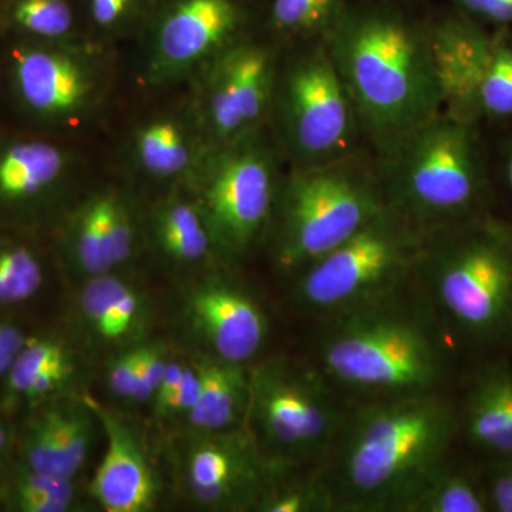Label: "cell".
I'll list each match as a JSON object with an SVG mask.
<instances>
[{
	"mask_svg": "<svg viewBox=\"0 0 512 512\" xmlns=\"http://www.w3.org/2000/svg\"><path fill=\"white\" fill-rule=\"evenodd\" d=\"M458 431L456 404L440 389L362 402L323 463L335 511L404 512Z\"/></svg>",
	"mask_w": 512,
	"mask_h": 512,
	"instance_id": "6da1fadb",
	"label": "cell"
},
{
	"mask_svg": "<svg viewBox=\"0 0 512 512\" xmlns=\"http://www.w3.org/2000/svg\"><path fill=\"white\" fill-rule=\"evenodd\" d=\"M323 40L376 156L444 110L429 26L393 10H343Z\"/></svg>",
	"mask_w": 512,
	"mask_h": 512,
	"instance_id": "7a4b0ae2",
	"label": "cell"
},
{
	"mask_svg": "<svg viewBox=\"0 0 512 512\" xmlns=\"http://www.w3.org/2000/svg\"><path fill=\"white\" fill-rule=\"evenodd\" d=\"M316 366L336 390L367 400L440 389L448 370L446 330L420 289L406 286L322 319Z\"/></svg>",
	"mask_w": 512,
	"mask_h": 512,
	"instance_id": "3957f363",
	"label": "cell"
},
{
	"mask_svg": "<svg viewBox=\"0 0 512 512\" xmlns=\"http://www.w3.org/2000/svg\"><path fill=\"white\" fill-rule=\"evenodd\" d=\"M480 124L443 110L377 154L384 202L426 235L488 215Z\"/></svg>",
	"mask_w": 512,
	"mask_h": 512,
	"instance_id": "277c9868",
	"label": "cell"
},
{
	"mask_svg": "<svg viewBox=\"0 0 512 512\" xmlns=\"http://www.w3.org/2000/svg\"><path fill=\"white\" fill-rule=\"evenodd\" d=\"M421 292L454 339L476 346L512 340V238L490 215L434 232L416 269Z\"/></svg>",
	"mask_w": 512,
	"mask_h": 512,
	"instance_id": "5b68a950",
	"label": "cell"
},
{
	"mask_svg": "<svg viewBox=\"0 0 512 512\" xmlns=\"http://www.w3.org/2000/svg\"><path fill=\"white\" fill-rule=\"evenodd\" d=\"M384 207L375 164H367L359 154L292 167L276 197V261L296 275L352 237Z\"/></svg>",
	"mask_w": 512,
	"mask_h": 512,
	"instance_id": "8992f818",
	"label": "cell"
},
{
	"mask_svg": "<svg viewBox=\"0 0 512 512\" xmlns=\"http://www.w3.org/2000/svg\"><path fill=\"white\" fill-rule=\"evenodd\" d=\"M427 238L386 205L339 247L299 271L293 298L320 319L383 298L414 278Z\"/></svg>",
	"mask_w": 512,
	"mask_h": 512,
	"instance_id": "52a82bcc",
	"label": "cell"
},
{
	"mask_svg": "<svg viewBox=\"0 0 512 512\" xmlns=\"http://www.w3.org/2000/svg\"><path fill=\"white\" fill-rule=\"evenodd\" d=\"M318 370L285 360L249 367L247 426L278 470L323 466L346 413Z\"/></svg>",
	"mask_w": 512,
	"mask_h": 512,
	"instance_id": "ba28073f",
	"label": "cell"
},
{
	"mask_svg": "<svg viewBox=\"0 0 512 512\" xmlns=\"http://www.w3.org/2000/svg\"><path fill=\"white\" fill-rule=\"evenodd\" d=\"M293 167L356 156L363 140L355 107L325 40L303 46L278 69L271 111Z\"/></svg>",
	"mask_w": 512,
	"mask_h": 512,
	"instance_id": "9c48e42d",
	"label": "cell"
},
{
	"mask_svg": "<svg viewBox=\"0 0 512 512\" xmlns=\"http://www.w3.org/2000/svg\"><path fill=\"white\" fill-rule=\"evenodd\" d=\"M279 184L274 154L258 134L220 146L197 201L218 254L239 258L254 247L272 222Z\"/></svg>",
	"mask_w": 512,
	"mask_h": 512,
	"instance_id": "30bf717a",
	"label": "cell"
},
{
	"mask_svg": "<svg viewBox=\"0 0 512 512\" xmlns=\"http://www.w3.org/2000/svg\"><path fill=\"white\" fill-rule=\"evenodd\" d=\"M185 481L195 503L211 510H255L281 473L266 458L251 429L194 434L185 453Z\"/></svg>",
	"mask_w": 512,
	"mask_h": 512,
	"instance_id": "8fae6325",
	"label": "cell"
},
{
	"mask_svg": "<svg viewBox=\"0 0 512 512\" xmlns=\"http://www.w3.org/2000/svg\"><path fill=\"white\" fill-rule=\"evenodd\" d=\"M279 63L268 46L231 42L215 55L208 80V126L220 146L256 133L269 117Z\"/></svg>",
	"mask_w": 512,
	"mask_h": 512,
	"instance_id": "7c38bea8",
	"label": "cell"
},
{
	"mask_svg": "<svg viewBox=\"0 0 512 512\" xmlns=\"http://www.w3.org/2000/svg\"><path fill=\"white\" fill-rule=\"evenodd\" d=\"M185 315L205 352L249 365L264 349L269 323L254 296L227 276L211 275L188 292Z\"/></svg>",
	"mask_w": 512,
	"mask_h": 512,
	"instance_id": "4fadbf2b",
	"label": "cell"
},
{
	"mask_svg": "<svg viewBox=\"0 0 512 512\" xmlns=\"http://www.w3.org/2000/svg\"><path fill=\"white\" fill-rule=\"evenodd\" d=\"M12 77L22 103L46 119H69L82 113L96 92L89 64L52 47H19L13 53Z\"/></svg>",
	"mask_w": 512,
	"mask_h": 512,
	"instance_id": "5bb4252c",
	"label": "cell"
},
{
	"mask_svg": "<svg viewBox=\"0 0 512 512\" xmlns=\"http://www.w3.org/2000/svg\"><path fill=\"white\" fill-rule=\"evenodd\" d=\"M239 20L234 0H177L158 30L154 73L168 77L217 55L234 42Z\"/></svg>",
	"mask_w": 512,
	"mask_h": 512,
	"instance_id": "9a60e30c",
	"label": "cell"
},
{
	"mask_svg": "<svg viewBox=\"0 0 512 512\" xmlns=\"http://www.w3.org/2000/svg\"><path fill=\"white\" fill-rule=\"evenodd\" d=\"M90 407L107 437L106 453L90 487L94 500L107 512L153 510L158 481L136 433L109 410L93 404Z\"/></svg>",
	"mask_w": 512,
	"mask_h": 512,
	"instance_id": "2e32d148",
	"label": "cell"
},
{
	"mask_svg": "<svg viewBox=\"0 0 512 512\" xmlns=\"http://www.w3.org/2000/svg\"><path fill=\"white\" fill-rule=\"evenodd\" d=\"M429 30L444 110L478 124L474 97L493 29L457 12Z\"/></svg>",
	"mask_w": 512,
	"mask_h": 512,
	"instance_id": "e0dca14e",
	"label": "cell"
},
{
	"mask_svg": "<svg viewBox=\"0 0 512 512\" xmlns=\"http://www.w3.org/2000/svg\"><path fill=\"white\" fill-rule=\"evenodd\" d=\"M458 429L493 461L512 457L511 367L491 365L474 377L458 410Z\"/></svg>",
	"mask_w": 512,
	"mask_h": 512,
	"instance_id": "ac0fdd59",
	"label": "cell"
},
{
	"mask_svg": "<svg viewBox=\"0 0 512 512\" xmlns=\"http://www.w3.org/2000/svg\"><path fill=\"white\" fill-rule=\"evenodd\" d=\"M89 406L66 404L47 410L30 427L26 460L30 470L73 478L82 470L93 439Z\"/></svg>",
	"mask_w": 512,
	"mask_h": 512,
	"instance_id": "d6986e66",
	"label": "cell"
},
{
	"mask_svg": "<svg viewBox=\"0 0 512 512\" xmlns=\"http://www.w3.org/2000/svg\"><path fill=\"white\" fill-rule=\"evenodd\" d=\"M194 365L200 377V397L187 417L192 434L220 433L247 424L249 366L207 352L194 357Z\"/></svg>",
	"mask_w": 512,
	"mask_h": 512,
	"instance_id": "ffe728a7",
	"label": "cell"
},
{
	"mask_svg": "<svg viewBox=\"0 0 512 512\" xmlns=\"http://www.w3.org/2000/svg\"><path fill=\"white\" fill-rule=\"evenodd\" d=\"M66 153L45 140H15L0 146V200L22 204L42 197L66 173Z\"/></svg>",
	"mask_w": 512,
	"mask_h": 512,
	"instance_id": "44dd1931",
	"label": "cell"
},
{
	"mask_svg": "<svg viewBox=\"0 0 512 512\" xmlns=\"http://www.w3.org/2000/svg\"><path fill=\"white\" fill-rule=\"evenodd\" d=\"M80 312L94 335L123 342L143 323V298L128 282L109 274L90 276L80 293Z\"/></svg>",
	"mask_w": 512,
	"mask_h": 512,
	"instance_id": "7402d4cb",
	"label": "cell"
},
{
	"mask_svg": "<svg viewBox=\"0 0 512 512\" xmlns=\"http://www.w3.org/2000/svg\"><path fill=\"white\" fill-rule=\"evenodd\" d=\"M158 247L181 264H197L217 252L214 239L197 202L168 201L154 217Z\"/></svg>",
	"mask_w": 512,
	"mask_h": 512,
	"instance_id": "603a6c76",
	"label": "cell"
},
{
	"mask_svg": "<svg viewBox=\"0 0 512 512\" xmlns=\"http://www.w3.org/2000/svg\"><path fill=\"white\" fill-rule=\"evenodd\" d=\"M116 194L99 192L80 205L70 224L69 245L77 268L87 276L113 272L110 212Z\"/></svg>",
	"mask_w": 512,
	"mask_h": 512,
	"instance_id": "cb8c5ba5",
	"label": "cell"
},
{
	"mask_svg": "<svg viewBox=\"0 0 512 512\" xmlns=\"http://www.w3.org/2000/svg\"><path fill=\"white\" fill-rule=\"evenodd\" d=\"M478 124L512 123V30L493 28L474 97Z\"/></svg>",
	"mask_w": 512,
	"mask_h": 512,
	"instance_id": "d4e9b609",
	"label": "cell"
},
{
	"mask_svg": "<svg viewBox=\"0 0 512 512\" xmlns=\"http://www.w3.org/2000/svg\"><path fill=\"white\" fill-rule=\"evenodd\" d=\"M404 512H493L485 480L443 464L414 494Z\"/></svg>",
	"mask_w": 512,
	"mask_h": 512,
	"instance_id": "484cf974",
	"label": "cell"
},
{
	"mask_svg": "<svg viewBox=\"0 0 512 512\" xmlns=\"http://www.w3.org/2000/svg\"><path fill=\"white\" fill-rule=\"evenodd\" d=\"M138 163L157 178H173L190 167L192 144L183 124L171 117L148 121L136 137Z\"/></svg>",
	"mask_w": 512,
	"mask_h": 512,
	"instance_id": "4316f807",
	"label": "cell"
},
{
	"mask_svg": "<svg viewBox=\"0 0 512 512\" xmlns=\"http://www.w3.org/2000/svg\"><path fill=\"white\" fill-rule=\"evenodd\" d=\"M288 471L276 474L262 494L255 510L262 512H329L335 511L323 466L311 477L285 481Z\"/></svg>",
	"mask_w": 512,
	"mask_h": 512,
	"instance_id": "83f0119b",
	"label": "cell"
},
{
	"mask_svg": "<svg viewBox=\"0 0 512 512\" xmlns=\"http://www.w3.org/2000/svg\"><path fill=\"white\" fill-rule=\"evenodd\" d=\"M343 12L342 0H274L271 18L285 35L323 39Z\"/></svg>",
	"mask_w": 512,
	"mask_h": 512,
	"instance_id": "f1b7e54d",
	"label": "cell"
},
{
	"mask_svg": "<svg viewBox=\"0 0 512 512\" xmlns=\"http://www.w3.org/2000/svg\"><path fill=\"white\" fill-rule=\"evenodd\" d=\"M43 284L42 265L29 249L0 248V303L28 301Z\"/></svg>",
	"mask_w": 512,
	"mask_h": 512,
	"instance_id": "f546056e",
	"label": "cell"
},
{
	"mask_svg": "<svg viewBox=\"0 0 512 512\" xmlns=\"http://www.w3.org/2000/svg\"><path fill=\"white\" fill-rule=\"evenodd\" d=\"M10 15L20 29L42 39H60L73 28L67 0H13Z\"/></svg>",
	"mask_w": 512,
	"mask_h": 512,
	"instance_id": "4dcf8cb0",
	"label": "cell"
},
{
	"mask_svg": "<svg viewBox=\"0 0 512 512\" xmlns=\"http://www.w3.org/2000/svg\"><path fill=\"white\" fill-rule=\"evenodd\" d=\"M62 343L52 339H33L25 343L9 370V387L22 396L29 383L49 367L72 363Z\"/></svg>",
	"mask_w": 512,
	"mask_h": 512,
	"instance_id": "1f68e13d",
	"label": "cell"
},
{
	"mask_svg": "<svg viewBox=\"0 0 512 512\" xmlns=\"http://www.w3.org/2000/svg\"><path fill=\"white\" fill-rule=\"evenodd\" d=\"M18 504L33 500H56L73 503V478L36 473L30 470L18 481Z\"/></svg>",
	"mask_w": 512,
	"mask_h": 512,
	"instance_id": "d6a6232c",
	"label": "cell"
},
{
	"mask_svg": "<svg viewBox=\"0 0 512 512\" xmlns=\"http://www.w3.org/2000/svg\"><path fill=\"white\" fill-rule=\"evenodd\" d=\"M107 383L111 393L119 399L144 402L136 346L114 357L107 372Z\"/></svg>",
	"mask_w": 512,
	"mask_h": 512,
	"instance_id": "836d02e7",
	"label": "cell"
},
{
	"mask_svg": "<svg viewBox=\"0 0 512 512\" xmlns=\"http://www.w3.org/2000/svg\"><path fill=\"white\" fill-rule=\"evenodd\" d=\"M457 12L491 28H511L512 0H451Z\"/></svg>",
	"mask_w": 512,
	"mask_h": 512,
	"instance_id": "e575fe53",
	"label": "cell"
},
{
	"mask_svg": "<svg viewBox=\"0 0 512 512\" xmlns=\"http://www.w3.org/2000/svg\"><path fill=\"white\" fill-rule=\"evenodd\" d=\"M136 349L144 402H148V400H153L170 359H167L163 348L156 343H144V345L136 346Z\"/></svg>",
	"mask_w": 512,
	"mask_h": 512,
	"instance_id": "d590c367",
	"label": "cell"
},
{
	"mask_svg": "<svg viewBox=\"0 0 512 512\" xmlns=\"http://www.w3.org/2000/svg\"><path fill=\"white\" fill-rule=\"evenodd\" d=\"M493 512H512V457L494 460L484 478Z\"/></svg>",
	"mask_w": 512,
	"mask_h": 512,
	"instance_id": "8d00e7d4",
	"label": "cell"
},
{
	"mask_svg": "<svg viewBox=\"0 0 512 512\" xmlns=\"http://www.w3.org/2000/svg\"><path fill=\"white\" fill-rule=\"evenodd\" d=\"M198 397H200V377H198L197 367L194 362H191L190 365H185L184 375L181 377L173 400L168 404L165 416L181 414L188 417L197 404Z\"/></svg>",
	"mask_w": 512,
	"mask_h": 512,
	"instance_id": "74e56055",
	"label": "cell"
},
{
	"mask_svg": "<svg viewBox=\"0 0 512 512\" xmlns=\"http://www.w3.org/2000/svg\"><path fill=\"white\" fill-rule=\"evenodd\" d=\"M185 365L187 363L174 362V360L168 362L163 380H161L160 386H158L157 392L153 397L157 416H165L168 404L173 400L178 384L181 382V377L184 375Z\"/></svg>",
	"mask_w": 512,
	"mask_h": 512,
	"instance_id": "f35d334b",
	"label": "cell"
},
{
	"mask_svg": "<svg viewBox=\"0 0 512 512\" xmlns=\"http://www.w3.org/2000/svg\"><path fill=\"white\" fill-rule=\"evenodd\" d=\"M133 0H89L90 13L100 28H111L126 16Z\"/></svg>",
	"mask_w": 512,
	"mask_h": 512,
	"instance_id": "ab89813d",
	"label": "cell"
},
{
	"mask_svg": "<svg viewBox=\"0 0 512 512\" xmlns=\"http://www.w3.org/2000/svg\"><path fill=\"white\" fill-rule=\"evenodd\" d=\"M25 343L22 333L15 326L0 323V356L15 362Z\"/></svg>",
	"mask_w": 512,
	"mask_h": 512,
	"instance_id": "60d3db41",
	"label": "cell"
},
{
	"mask_svg": "<svg viewBox=\"0 0 512 512\" xmlns=\"http://www.w3.org/2000/svg\"><path fill=\"white\" fill-rule=\"evenodd\" d=\"M25 512H66L72 505L56 500H33L18 504Z\"/></svg>",
	"mask_w": 512,
	"mask_h": 512,
	"instance_id": "b9f144b4",
	"label": "cell"
},
{
	"mask_svg": "<svg viewBox=\"0 0 512 512\" xmlns=\"http://www.w3.org/2000/svg\"><path fill=\"white\" fill-rule=\"evenodd\" d=\"M500 168L505 187L512 194V134L510 137L505 138L503 146H501Z\"/></svg>",
	"mask_w": 512,
	"mask_h": 512,
	"instance_id": "7bdbcfd3",
	"label": "cell"
},
{
	"mask_svg": "<svg viewBox=\"0 0 512 512\" xmlns=\"http://www.w3.org/2000/svg\"><path fill=\"white\" fill-rule=\"evenodd\" d=\"M13 365V360L6 359V357L0 356V375L3 373H9L10 367Z\"/></svg>",
	"mask_w": 512,
	"mask_h": 512,
	"instance_id": "ee69618b",
	"label": "cell"
},
{
	"mask_svg": "<svg viewBox=\"0 0 512 512\" xmlns=\"http://www.w3.org/2000/svg\"><path fill=\"white\" fill-rule=\"evenodd\" d=\"M5 441H6L5 429H3L2 424H0V450H2L3 446H5Z\"/></svg>",
	"mask_w": 512,
	"mask_h": 512,
	"instance_id": "f6af8a7d",
	"label": "cell"
},
{
	"mask_svg": "<svg viewBox=\"0 0 512 512\" xmlns=\"http://www.w3.org/2000/svg\"><path fill=\"white\" fill-rule=\"evenodd\" d=\"M508 229H510V234H511V238H512V224H510V222H508Z\"/></svg>",
	"mask_w": 512,
	"mask_h": 512,
	"instance_id": "bcb514c9",
	"label": "cell"
}]
</instances>
